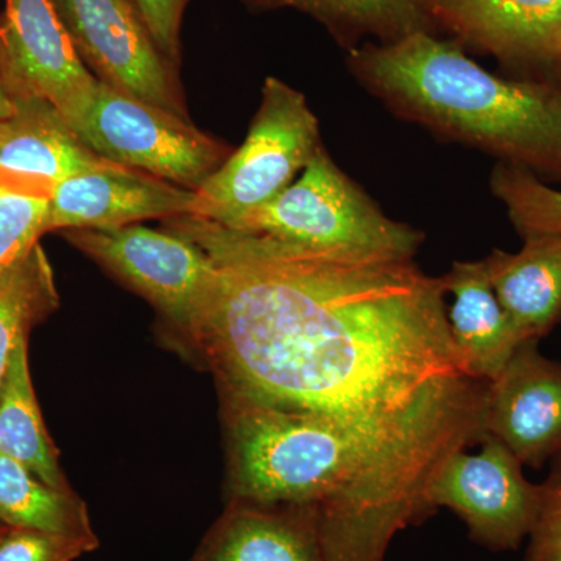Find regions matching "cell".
<instances>
[{
	"instance_id": "7",
	"label": "cell",
	"mask_w": 561,
	"mask_h": 561,
	"mask_svg": "<svg viewBox=\"0 0 561 561\" xmlns=\"http://www.w3.org/2000/svg\"><path fill=\"white\" fill-rule=\"evenodd\" d=\"M76 249L113 273L157 309L186 346L214 261L190 239L135 224L116 230H68Z\"/></svg>"
},
{
	"instance_id": "19",
	"label": "cell",
	"mask_w": 561,
	"mask_h": 561,
	"mask_svg": "<svg viewBox=\"0 0 561 561\" xmlns=\"http://www.w3.org/2000/svg\"><path fill=\"white\" fill-rule=\"evenodd\" d=\"M0 453L21 461L47 485L73 491L41 416L28 368V339L14 350L0 386Z\"/></svg>"
},
{
	"instance_id": "3",
	"label": "cell",
	"mask_w": 561,
	"mask_h": 561,
	"mask_svg": "<svg viewBox=\"0 0 561 561\" xmlns=\"http://www.w3.org/2000/svg\"><path fill=\"white\" fill-rule=\"evenodd\" d=\"M348 68L402 119L561 181V84L494 76L427 32L362 44Z\"/></svg>"
},
{
	"instance_id": "13",
	"label": "cell",
	"mask_w": 561,
	"mask_h": 561,
	"mask_svg": "<svg viewBox=\"0 0 561 561\" xmlns=\"http://www.w3.org/2000/svg\"><path fill=\"white\" fill-rule=\"evenodd\" d=\"M195 191L106 160L55 184L47 231L116 230L149 219L191 216Z\"/></svg>"
},
{
	"instance_id": "28",
	"label": "cell",
	"mask_w": 561,
	"mask_h": 561,
	"mask_svg": "<svg viewBox=\"0 0 561 561\" xmlns=\"http://www.w3.org/2000/svg\"><path fill=\"white\" fill-rule=\"evenodd\" d=\"M7 530V526H3V524H0V535L3 534V531Z\"/></svg>"
},
{
	"instance_id": "27",
	"label": "cell",
	"mask_w": 561,
	"mask_h": 561,
	"mask_svg": "<svg viewBox=\"0 0 561 561\" xmlns=\"http://www.w3.org/2000/svg\"><path fill=\"white\" fill-rule=\"evenodd\" d=\"M14 113H16V103L11 99L2 72H0V121L10 119L11 116H14Z\"/></svg>"
},
{
	"instance_id": "15",
	"label": "cell",
	"mask_w": 561,
	"mask_h": 561,
	"mask_svg": "<svg viewBox=\"0 0 561 561\" xmlns=\"http://www.w3.org/2000/svg\"><path fill=\"white\" fill-rule=\"evenodd\" d=\"M190 561H324L316 507L230 500Z\"/></svg>"
},
{
	"instance_id": "21",
	"label": "cell",
	"mask_w": 561,
	"mask_h": 561,
	"mask_svg": "<svg viewBox=\"0 0 561 561\" xmlns=\"http://www.w3.org/2000/svg\"><path fill=\"white\" fill-rule=\"evenodd\" d=\"M60 306L50 262L41 245L35 247L0 275V386L11 356L31 331Z\"/></svg>"
},
{
	"instance_id": "14",
	"label": "cell",
	"mask_w": 561,
	"mask_h": 561,
	"mask_svg": "<svg viewBox=\"0 0 561 561\" xmlns=\"http://www.w3.org/2000/svg\"><path fill=\"white\" fill-rule=\"evenodd\" d=\"M14 103V116L0 121V184L50 197L55 184L106 161L49 102L28 99Z\"/></svg>"
},
{
	"instance_id": "10",
	"label": "cell",
	"mask_w": 561,
	"mask_h": 561,
	"mask_svg": "<svg viewBox=\"0 0 561 561\" xmlns=\"http://www.w3.org/2000/svg\"><path fill=\"white\" fill-rule=\"evenodd\" d=\"M0 72L14 102H49L70 127L83 114L99 83L80 57L54 0H5L0 20Z\"/></svg>"
},
{
	"instance_id": "6",
	"label": "cell",
	"mask_w": 561,
	"mask_h": 561,
	"mask_svg": "<svg viewBox=\"0 0 561 561\" xmlns=\"http://www.w3.org/2000/svg\"><path fill=\"white\" fill-rule=\"evenodd\" d=\"M73 131L95 154L197 191L232 149L191 119L99 80Z\"/></svg>"
},
{
	"instance_id": "5",
	"label": "cell",
	"mask_w": 561,
	"mask_h": 561,
	"mask_svg": "<svg viewBox=\"0 0 561 561\" xmlns=\"http://www.w3.org/2000/svg\"><path fill=\"white\" fill-rule=\"evenodd\" d=\"M321 146L319 121L305 95L267 77L249 135L195 191L191 216L231 225L286 190Z\"/></svg>"
},
{
	"instance_id": "12",
	"label": "cell",
	"mask_w": 561,
	"mask_h": 561,
	"mask_svg": "<svg viewBox=\"0 0 561 561\" xmlns=\"http://www.w3.org/2000/svg\"><path fill=\"white\" fill-rule=\"evenodd\" d=\"M523 342L504 370L486 382L483 434L504 443L524 467L541 470L561 454V362Z\"/></svg>"
},
{
	"instance_id": "23",
	"label": "cell",
	"mask_w": 561,
	"mask_h": 561,
	"mask_svg": "<svg viewBox=\"0 0 561 561\" xmlns=\"http://www.w3.org/2000/svg\"><path fill=\"white\" fill-rule=\"evenodd\" d=\"M47 213L49 195L0 184V275L38 245Z\"/></svg>"
},
{
	"instance_id": "8",
	"label": "cell",
	"mask_w": 561,
	"mask_h": 561,
	"mask_svg": "<svg viewBox=\"0 0 561 561\" xmlns=\"http://www.w3.org/2000/svg\"><path fill=\"white\" fill-rule=\"evenodd\" d=\"M479 454L454 453L430 490L431 504L467 524L472 541L490 551H516L529 537L541 504V483L523 474L515 454L483 434Z\"/></svg>"
},
{
	"instance_id": "22",
	"label": "cell",
	"mask_w": 561,
	"mask_h": 561,
	"mask_svg": "<svg viewBox=\"0 0 561 561\" xmlns=\"http://www.w3.org/2000/svg\"><path fill=\"white\" fill-rule=\"evenodd\" d=\"M491 192L504 203L518 234L561 231V191L518 165L497 162L491 172Z\"/></svg>"
},
{
	"instance_id": "17",
	"label": "cell",
	"mask_w": 561,
	"mask_h": 561,
	"mask_svg": "<svg viewBox=\"0 0 561 561\" xmlns=\"http://www.w3.org/2000/svg\"><path fill=\"white\" fill-rule=\"evenodd\" d=\"M518 253L485 257L493 289L524 339L541 341L561 323V231L524 236Z\"/></svg>"
},
{
	"instance_id": "20",
	"label": "cell",
	"mask_w": 561,
	"mask_h": 561,
	"mask_svg": "<svg viewBox=\"0 0 561 561\" xmlns=\"http://www.w3.org/2000/svg\"><path fill=\"white\" fill-rule=\"evenodd\" d=\"M0 524L70 537H98L92 530L87 502L76 491L47 485L21 461L3 453H0Z\"/></svg>"
},
{
	"instance_id": "16",
	"label": "cell",
	"mask_w": 561,
	"mask_h": 561,
	"mask_svg": "<svg viewBox=\"0 0 561 561\" xmlns=\"http://www.w3.org/2000/svg\"><path fill=\"white\" fill-rule=\"evenodd\" d=\"M442 278L454 297L448 323L461 367L471 378L493 381L526 339L501 305L485 260L454 262Z\"/></svg>"
},
{
	"instance_id": "26",
	"label": "cell",
	"mask_w": 561,
	"mask_h": 561,
	"mask_svg": "<svg viewBox=\"0 0 561 561\" xmlns=\"http://www.w3.org/2000/svg\"><path fill=\"white\" fill-rule=\"evenodd\" d=\"M165 60L179 68L181 24L191 0H130Z\"/></svg>"
},
{
	"instance_id": "1",
	"label": "cell",
	"mask_w": 561,
	"mask_h": 561,
	"mask_svg": "<svg viewBox=\"0 0 561 561\" xmlns=\"http://www.w3.org/2000/svg\"><path fill=\"white\" fill-rule=\"evenodd\" d=\"M214 261L186 348L220 393L408 430L478 408L443 278L413 257L286 245L194 216L165 220Z\"/></svg>"
},
{
	"instance_id": "24",
	"label": "cell",
	"mask_w": 561,
	"mask_h": 561,
	"mask_svg": "<svg viewBox=\"0 0 561 561\" xmlns=\"http://www.w3.org/2000/svg\"><path fill=\"white\" fill-rule=\"evenodd\" d=\"M99 546V537L7 527L0 535V561H76Z\"/></svg>"
},
{
	"instance_id": "2",
	"label": "cell",
	"mask_w": 561,
	"mask_h": 561,
	"mask_svg": "<svg viewBox=\"0 0 561 561\" xmlns=\"http://www.w3.org/2000/svg\"><path fill=\"white\" fill-rule=\"evenodd\" d=\"M228 501L311 505L324 537L389 540L423 502L440 460L434 427L378 430L220 393Z\"/></svg>"
},
{
	"instance_id": "4",
	"label": "cell",
	"mask_w": 561,
	"mask_h": 561,
	"mask_svg": "<svg viewBox=\"0 0 561 561\" xmlns=\"http://www.w3.org/2000/svg\"><path fill=\"white\" fill-rule=\"evenodd\" d=\"M221 228L305 249L400 257H415L424 242L423 232L387 217L323 146L302 169L300 179L273 201Z\"/></svg>"
},
{
	"instance_id": "11",
	"label": "cell",
	"mask_w": 561,
	"mask_h": 561,
	"mask_svg": "<svg viewBox=\"0 0 561 561\" xmlns=\"http://www.w3.org/2000/svg\"><path fill=\"white\" fill-rule=\"evenodd\" d=\"M434 27L489 54L516 79L561 84V0H424Z\"/></svg>"
},
{
	"instance_id": "25",
	"label": "cell",
	"mask_w": 561,
	"mask_h": 561,
	"mask_svg": "<svg viewBox=\"0 0 561 561\" xmlns=\"http://www.w3.org/2000/svg\"><path fill=\"white\" fill-rule=\"evenodd\" d=\"M541 483V504L524 561H561V454Z\"/></svg>"
},
{
	"instance_id": "18",
	"label": "cell",
	"mask_w": 561,
	"mask_h": 561,
	"mask_svg": "<svg viewBox=\"0 0 561 561\" xmlns=\"http://www.w3.org/2000/svg\"><path fill=\"white\" fill-rule=\"evenodd\" d=\"M251 11L291 9L320 22L346 49L364 38L389 44L434 31L424 0H242Z\"/></svg>"
},
{
	"instance_id": "9",
	"label": "cell",
	"mask_w": 561,
	"mask_h": 561,
	"mask_svg": "<svg viewBox=\"0 0 561 561\" xmlns=\"http://www.w3.org/2000/svg\"><path fill=\"white\" fill-rule=\"evenodd\" d=\"M80 57L98 79L190 119L175 66L151 39L130 0H54Z\"/></svg>"
}]
</instances>
